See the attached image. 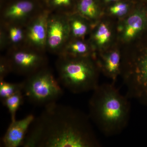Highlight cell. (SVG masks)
Returning a JSON list of instances; mask_svg holds the SVG:
<instances>
[{
    "instance_id": "1",
    "label": "cell",
    "mask_w": 147,
    "mask_h": 147,
    "mask_svg": "<svg viewBox=\"0 0 147 147\" xmlns=\"http://www.w3.org/2000/svg\"><path fill=\"white\" fill-rule=\"evenodd\" d=\"M90 119L71 106L50 103L35 118L22 146L100 147Z\"/></svg>"
},
{
    "instance_id": "2",
    "label": "cell",
    "mask_w": 147,
    "mask_h": 147,
    "mask_svg": "<svg viewBox=\"0 0 147 147\" xmlns=\"http://www.w3.org/2000/svg\"><path fill=\"white\" fill-rule=\"evenodd\" d=\"M92 92L89 102L90 119L106 136L120 134L129 121V98L122 94L113 82L99 85Z\"/></svg>"
},
{
    "instance_id": "3",
    "label": "cell",
    "mask_w": 147,
    "mask_h": 147,
    "mask_svg": "<svg viewBox=\"0 0 147 147\" xmlns=\"http://www.w3.org/2000/svg\"><path fill=\"white\" fill-rule=\"evenodd\" d=\"M58 56L59 81L69 91L76 94L93 91L99 85L100 67L93 56Z\"/></svg>"
},
{
    "instance_id": "4",
    "label": "cell",
    "mask_w": 147,
    "mask_h": 147,
    "mask_svg": "<svg viewBox=\"0 0 147 147\" xmlns=\"http://www.w3.org/2000/svg\"><path fill=\"white\" fill-rule=\"evenodd\" d=\"M121 74L127 96L147 107V48L131 49L124 53Z\"/></svg>"
},
{
    "instance_id": "5",
    "label": "cell",
    "mask_w": 147,
    "mask_h": 147,
    "mask_svg": "<svg viewBox=\"0 0 147 147\" xmlns=\"http://www.w3.org/2000/svg\"><path fill=\"white\" fill-rule=\"evenodd\" d=\"M23 83L24 97L34 105L45 106L63 94L60 83L47 66L27 76Z\"/></svg>"
},
{
    "instance_id": "6",
    "label": "cell",
    "mask_w": 147,
    "mask_h": 147,
    "mask_svg": "<svg viewBox=\"0 0 147 147\" xmlns=\"http://www.w3.org/2000/svg\"><path fill=\"white\" fill-rule=\"evenodd\" d=\"M45 53L24 45L9 49L6 57L12 72L27 77L47 66Z\"/></svg>"
},
{
    "instance_id": "7",
    "label": "cell",
    "mask_w": 147,
    "mask_h": 147,
    "mask_svg": "<svg viewBox=\"0 0 147 147\" xmlns=\"http://www.w3.org/2000/svg\"><path fill=\"white\" fill-rule=\"evenodd\" d=\"M70 38L67 14L50 12L47 21L46 51L59 55Z\"/></svg>"
},
{
    "instance_id": "8",
    "label": "cell",
    "mask_w": 147,
    "mask_h": 147,
    "mask_svg": "<svg viewBox=\"0 0 147 147\" xmlns=\"http://www.w3.org/2000/svg\"><path fill=\"white\" fill-rule=\"evenodd\" d=\"M50 12L47 9H44L27 23L26 46L45 53L46 51L47 21Z\"/></svg>"
},
{
    "instance_id": "9",
    "label": "cell",
    "mask_w": 147,
    "mask_h": 147,
    "mask_svg": "<svg viewBox=\"0 0 147 147\" xmlns=\"http://www.w3.org/2000/svg\"><path fill=\"white\" fill-rule=\"evenodd\" d=\"M42 9H37L35 3L31 1H18L3 11L2 23L26 24Z\"/></svg>"
},
{
    "instance_id": "10",
    "label": "cell",
    "mask_w": 147,
    "mask_h": 147,
    "mask_svg": "<svg viewBox=\"0 0 147 147\" xmlns=\"http://www.w3.org/2000/svg\"><path fill=\"white\" fill-rule=\"evenodd\" d=\"M35 118L33 115L30 114L21 120L11 121L3 137V144L4 146H22L28 131Z\"/></svg>"
},
{
    "instance_id": "11",
    "label": "cell",
    "mask_w": 147,
    "mask_h": 147,
    "mask_svg": "<svg viewBox=\"0 0 147 147\" xmlns=\"http://www.w3.org/2000/svg\"><path fill=\"white\" fill-rule=\"evenodd\" d=\"M147 27V11L144 8L135 10L125 21L122 37L126 42L136 38Z\"/></svg>"
},
{
    "instance_id": "12",
    "label": "cell",
    "mask_w": 147,
    "mask_h": 147,
    "mask_svg": "<svg viewBox=\"0 0 147 147\" xmlns=\"http://www.w3.org/2000/svg\"><path fill=\"white\" fill-rule=\"evenodd\" d=\"M26 24L2 23L1 30L2 49L7 46L10 47L9 49H10L25 45Z\"/></svg>"
},
{
    "instance_id": "13",
    "label": "cell",
    "mask_w": 147,
    "mask_h": 147,
    "mask_svg": "<svg viewBox=\"0 0 147 147\" xmlns=\"http://www.w3.org/2000/svg\"><path fill=\"white\" fill-rule=\"evenodd\" d=\"M121 60L120 53L114 50L102 55L101 60L97 62L100 70L114 83L121 74Z\"/></svg>"
},
{
    "instance_id": "14",
    "label": "cell",
    "mask_w": 147,
    "mask_h": 147,
    "mask_svg": "<svg viewBox=\"0 0 147 147\" xmlns=\"http://www.w3.org/2000/svg\"><path fill=\"white\" fill-rule=\"evenodd\" d=\"M72 57H83L92 56L89 45L80 38H70L64 46L59 55Z\"/></svg>"
},
{
    "instance_id": "15",
    "label": "cell",
    "mask_w": 147,
    "mask_h": 147,
    "mask_svg": "<svg viewBox=\"0 0 147 147\" xmlns=\"http://www.w3.org/2000/svg\"><path fill=\"white\" fill-rule=\"evenodd\" d=\"M67 17L70 38L84 39L89 30L87 19L74 12L67 14Z\"/></svg>"
},
{
    "instance_id": "16",
    "label": "cell",
    "mask_w": 147,
    "mask_h": 147,
    "mask_svg": "<svg viewBox=\"0 0 147 147\" xmlns=\"http://www.w3.org/2000/svg\"><path fill=\"white\" fill-rule=\"evenodd\" d=\"M74 12L89 21L96 19L99 15L94 0H80Z\"/></svg>"
},
{
    "instance_id": "17",
    "label": "cell",
    "mask_w": 147,
    "mask_h": 147,
    "mask_svg": "<svg viewBox=\"0 0 147 147\" xmlns=\"http://www.w3.org/2000/svg\"><path fill=\"white\" fill-rule=\"evenodd\" d=\"M24 98L23 92H20L1 101L3 105L8 110L11 121L16 120V112L24 102Z\"/></svg>"
},
{
    "instance_id": "18",
    "label": "cell",
    "mask_w": 147,
    "mask_h": 147,
    "mask_svg": "<svg viewBox=\"0 0 147 147\" xmlns=\"http://www.w3.org/2000/svg\"><path fill=\"white\" fill-rule=\"evenodd\" d=\"M23 82L21 83H10L5 80L0 81V98L1 101L13 95L23 92Z\"/></svg>"
},
{
    "instance_id": "19",
    "label": "cell",
    "mask_w": 147,
    "mask_h": 147,
    "mask_svg": "<svg viewBox=\"0 0 147 147\" xmlns=\"http://www.w3.org/2000/svg\"><path fill=\"white\" fill-rule=\"evenodd\" d=\"M111 33L108 26L105 24H100L94 34V40L98 46H102L110 40Z\"/></svg>"
},
{
    "instance_id": "20",
    "label": "cell",
    "mask_w": 147,
    "mask_h": 147,
    "mask_svg": "<svg viewBox=\"0 0 147 147\" xmlns=\"http://www.w3.org/2000/svg\"><path fill=\"white\" fill-rule=\"evenodd\" d=\"M72 0H50L49 7L47 8L50 12L64 13H70L69 8L71 5Z\"/></svg>"
},
{
    "instance_id": "21",
    "label": "cell",
    "mask_w": 147,
    "mask_h": 147,
    "mask_svg": "<svg viewBox=\"0 0 147 147\" xmlns=\"http://www.w3.org/2000/svg\"><path fill=\"white\" fill-rule=\"evenodd\" d=\"M12 72L11 66L6 56L1 57L0 60V81L5 80L7 75Z\"/></svg>"
},
{
    "instance_id": "22",
    "label": "cell",
    "mask_w": 147,
    "mask_h": 147,
    "mask_svg": "<svg viewBox=\"0 0 147 147\" xmlns=\"http://www.w3.org/2000/svg\"><path fill=\"white\" fill-rule=\"evenodd\" d=\"M128 6L126 3H119L110 7V13L117 16H123L128 11Z\"/></svg>"
},
{
    "instance_id": "23",
    "label": "cell",
    "mask_w": 147,
    "mask_h": 147,
    "mask_svg": "<svg viewBox=\"0 0 147 147\" xmlns=\"http://www.w3.org/2000/svg\"><path fill=\"white\" fill-rule=\"evenodd\" d=\"M106 1L109 2V1H117V0H105Z\"/></svg>"
}]
</instances>
